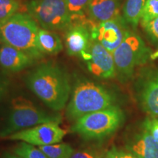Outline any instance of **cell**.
<instances>
[{
	"instance_id": "7402d4cb",
	"label": "cell",
	"mask_w": 158,
	"mask_h": 158,
	"mask_svg": "<svg viewBox=\"0 0 158 158\" xmlns=\"http://www.w3.org/2000/svg\"><path fill=\"white\" fill-rule=\"evenodd\" d=\"M20 9L17 0H0V21L13 16Z\"/></svg>"
},
{
	"instance_id": "30bf717a",
	"label": "cell",
	"mask_w": 158,
	"mask_h": 158,
	"mask_svg": "<svg viewBox=\"0 0 158 158\" xmlns=\"http://www.w3.org/2000/svg\"><path fill=\"white\" fill-rule=\"evenodd\" d=\"M127 22L121 15L115 19L95 24L90 29L91 38L113 54L127 34Z\"/></svg>"
},
{
	"instance_id": "44dd1931",
	"label": "cell",
	"mask_w": 158,
	"mask_h": 158,
	"mask_svg": "<svg viewBox=\"0 0 158 158\" xmlns=\"http://www.w3.org/2000/svg\"><path fill=\"white\" fill-rule=\"evenodd\" d=\"M158 17V0H147L141 18L142 27Z\"/></svg>"
},
{
	"instance_id": "484cf974",
	"label": "cell",
	"mask_w": 158,
	"mask_h": 158,
	"mask_svg": "<svg viewBox=\"0 0 158 158\" xmlns=\"http://www.w3.org/2000/svg\"><path fill=\"white\" fill-rule=\"evenodd\" d=\"M70 158H100L97 152L89 149H84L74 152Z\"/></svg>"
},
{
	"instance_id": "8fae6325",
	"label": "cell",
	"mask_w": 158,
	"mask_h": 158,
	"mask_svg": "<svg viewBox=\"0 0 158 158\" xmlns=\"http://www.w3.org/2000/svg\"><path fill=\"white\" fill-rule=\"evenodd\" d=\"M139 100L146 113L158 118V70L150 72L142 81Z\"/></svg>"
},
{
	"instance_id": "5b68a950",
	"label": "cell",
	"mask_w": 158,
	"mask_h": 158,
	"mask_svg": "<svg viewBox=\"0 0 158 158\" xmlns=\"http://www.w3.org/2000/svg\"><path fill=\"white\" fill-rule=\"evenodd\" d=\"M123 120L122 110L113 106L78 118L71 127V131L85 139H100L114 133Z\"/></svg>"
},
{
	"instance_id": "ac0fdd59",
	"label": "cell",
	"mask_w": 158,
	"mask_h": 158,
	"mask_svg": "<svg viewBox=\"0 0 158 158\" xmlns=\"http://www.w3.org/2000/svg\"><path fill=\"white\" fill-rule=\"evenodd\" d=\"M92 0H66L67 6L70 13L72 24H84L89 21L86 19L84 12Z\"/></svg>"
},
{
	"instance_id": "d6986e66",
	"label": "cell",
	"mask_w": 158,
	"mask_h": 158,
	"mask_svg": "<svg viewBox=\"0 0 158 158\" xmlns=\"http://www.w3.org/2000/svg\"><path fill=\"white\" fill-rule=\"evenodd\" d=\"M48 158H70L75 150L70 144L58 143L38 147Z\"/></svg>"
},
{
	"instance_id": "cb8c5ba5",
	"label": "cell",
	"mask_w": 158,
	"mask_h": 158,
	"mask_svg": "<svg viewBox=\"0 0 158 158\" xmlns=\"http://www.w3.org/2000/svg\"><path fill=\"white\" fill-rule=\"evenodd\" d=\"M143 28L151 40L154 43H158V17L149 22Z\"/></svg>"
},
{
	"instance_id": "8992f818",
	"label": "cell",
	"mask_w": 158,
	"mask_h": 158,
	"mask_svg": "<svg viewBox=\"0 0 158 158\" xmlns=\"http://www.w3.org/2000/svg\"><path fill=\"white\" fill-rule=\"evenodd\" d=\"M112 54L116 75L122 81H126L133 76L136 67L147 62L152 54L141 37L129 29Z\"/></svg>"
},
{
	"instance_id": "4fadbf2b",
	"label": "cell",
	"mask_w": 158,
	"mask_h": 158,
	"mask_svg": "<svg viewBox=\"0 0 158 158\" xmlns=\"http://www.w3.org/2000/svg\"><path fill=\"white\" fill-rule=\"evenodd\" d=\"M35 59L23 51L4 44L0 48V67L9 73H18L29 68Z\"/></svg>"
},
{
	"instance_id": "3957f363",
	"label": "cell",
	"mask_w": 158,
	"mask_h": 158,
	"mask_svg": "<svg viewBox=\"0 0 158 158\" xmlns=\"http://www.w3.org/2000/svg\"><path fill=\"white\" fill-rule=\"evenodd\" d=\"M114 99L108 91L100 85L88 80L77 81L67 106L66 117L76 121L86 114L113 106Z\"/></svg>"
},
{
	"instance_id": "52a82bcc",
	"label": "cell",
	"mask_w": 158,
	"mask_h": 158,
	"mask_svg": "<svg viewBox=\"0 0 158 158\" xmlns=\"http://www.w3.org/2000/svg\"><path fill=\"white\" fill-rule=\"evenodd\" d=\"M26 8L43 29L62 31L68 29L72 23L66 0H30Z\"/></svg>"
},
{
	"instance_id": "9a60e30c",
	"label": "cell",
	"mask_w": 158,
	"mask_h": 158,
	"mask_svg": "<svg viewBox=\"0 0 158 158\" xmlns=\"http://www.w3.org/2000/svg\"><path fill=\"white\" fill-rule=\"evenodd\" d=\"M127 149L139 158H158V143L144 129L134 136Z\"/></svg>"
},
{
	"instance_id": "5bb4252c",
	"label": "cell",
	"mask_w": 158,
	"mask_h": 158,
	"mask_svg": "<svg viewBox=\"0 0 158 158\" xmlns=\"http://www.w3.org/2000/svg\"><path fill=\"white\" fill-rule=\"evenodd\" d=\"M122 0H92L87 8L89 19L95 24L119 15Z\"/></svg>"
},
{
	"instance_id": "ffe728a7",
	"label": "cell",
	"mask_w": 158,
	"mask_h": 158,
	"mask_svg": "<svg viewBox=\"0 0 158 158\" xmlns=\"http://www.w3.org/2000/svg\"><path fill=\"white\" fill-rule=\"evenodd\" d=\"M13 152L23 158H48L38 147L23 141L15 146Z\"/></svg>"
},
{
	"instance_id": "7c38bea8",
	"label": "cell",
	"mask_w": 158,
	"mask_h": 158,
	"mask_svg": "<svg viewBox=\"0 0 158 158\" xmlns=\"http://www.w3.org/2000/svg\"><path fill=\"white\" fill-rule=\"evenodd\" d=\"M92 38L90 29L84 24H72L64 36L66 51L70 56H78L88 48Z\"/></svg>"
},
{
	"instance_id": "2e32d148",
	"label": "cell",
	"mask_w": 158,
	"mask_h": 158,
	"mask_svg": "<svg viewBox=\"0 0 158 158\" xmlns=\"http://www.w3.org/2000/svg\"><path fill=\"white\" fill-rule=\"evenodd\" d=\"M37 41L40 49L44 54L56 55L63 49L62 40L54 31L40 29Z\"/></svg>"
},
{
	"instance_id": "4316f807",
	"label": "cell",
	"mask_w": 158,
	"mask_h": 158,
	"mask_svg": "<svg viewBox=\"0 0 158 158\" xmlns=\"http://www.w3.org/2000/svg\"><path fill=\"white\" fill-rule=\"evenodd\" d=\"M9 82L7 78L5 77L0 76V102L3 100L6 94H7V90H8Z\"/></svg>"
},
{
	"instance_id": "f1b7e54d",
	"label": "cell",
	"mask_w": 158,
	"mask_h": 158,
	"mask_svg": "<svg viewBox=\"0 0 158 158\" xmlns=\"http://www.w3.org/2000/svg\"><path fill=\"white\" fill-rule=\"evenodd\" d=\"M150 59H151L152 60H155V59H158V50L150 55Z\"/></svg>"
},
{
	"instance_id": "277c9868",
	"label": "cell",
	"mask_w": 158,
	"mask_h": 158,
	"mask_svg": "<svg viewBox=\"0 0 158 158\" xmlns=\"http://www.w3.org/2000/svg\"><path fill=\"white\" fill-rule=\"evenodd\" d=\"M62 116L38 108L28 99L17 97L11 102L10 109L4 126L0 130V138H5L12 134L40 124H60Z\"/></svg>"
},
{
	"instance_id": "9c48e42d",
	"label": "cell",
	"mask_w": 158,
	"mask_h": 158,
	"mask_svg": "<svg viewBox=\"0 0 158 158\" xmlns=\"http://www.w3.org/2000/svg\"><path fill=\"white\" fill-rule=\"evenodd\" d=\"M80 57L86 62L88 70L94 76L108 79L116 75L113 54L96 41L92 40L88 48Z\"/></svg>"
},
{
	"instance_id": "ba28073f",
	"label": "cell",
	"mask_w": 158,
	"mask_h": 158,
	"mask_svg": "<svg viewBox=\"0 0 158 158\" xmlns=\"http://www.w3.org/2000/svg\"><path fill=\"white\" fill-rule=\"evenodd\" d=\"M67 130L55 122L40 124L9 135L5 139L20 141L36 147L60 143L66 136Z\"/></svg>"
},
{
	"instance_id": "7a4b0ae2",
	"label": "cell",
	"mask_w": 158,
	"mask_h": 158,
	"mask_svg": "<svg viewBox=\"0 0 158 158\" xmlns=\"http://www.w3.org/2000/svg\"><path fill=\"white\" fill-rule=\"evenodd\" d=\"M39 29L38 24L30 15L17 13L0 21V40L38 59L45 55L37 41Z\"/></svg>"
},
{
	"instance_id": "6da1fadb",
	"label": "cell",
	"mask_w": 158,
	"mask_h": 158,
	"mask_svg": "<svg viewBox=\"0 0 158 158\" xmlns=\"http://www.w3.org/2000/svg\"><path fill=\"white\" fill-rule=\"evenodd\" d=\"M27 87L51 109H64L72 92L70 76L56 63L39 64L27 75Z\"/></svg>"
},
{
	"instance_id": "83f0119b",
	"label": "cell",
	"mask_w": 158,
	"mask_h": 158,
	"mask_svg": "<svg viewBox=\"0 0 158 158\" xmlns=\"http://www.w3.org/2000/svg\"><path fill=\"white\" fill-rule=\"evenodd\" d=\"M1 158H23L20 156L15 155L13 152H5L2 154Z\"/></svg>"
},
{
	"instance_id": "603a6c76",
	"label": "cell",
	"mask_w": 158,
	"mask_h": 158,
	"mask_svg": "<svg viewBox=\"0 0 158 158\" xmlns=\"http://www.w3.org/2000/svg\"><path fill=\"white\" fill-rule=\"evenodd\" d=\"M143 129L146 130L158 143V118H147L143 124Z\"/></svg>"
},
{
	"instance_id": "e0dca14e",
	"label": "cell",
	"mask_w": 158,
	"mask_h": 158,
	"mask_svg": "<svg viewBox=\"0 0 158 158\" xmlns=\"http://www.w3.org/2000/svg\"><path fill=\"white\" fill-rule=\"evenodd\" d=\"M147 0H126L123 6V18L127 24L135 29L141 21Z\"/></svg>"
},
{
	"instance_id": "d4e9b609",
	"label": "cell",
	"mask_w": 158,
	"mask_h": 158,
	"mask_svg": "<svg viewBox=\"0 0 158 158\" xmlns=\"http://www.w3.org/2000/svg\"><path fill=\"white\" fill-rule=\"evenodd\" d=\"M106 158H139L130 152H125L118 149L116 147H112L106 153Z\"/></svg>"
}]
</instances>
